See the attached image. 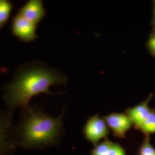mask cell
<instances>
[{
    "instance_id": "obj_1",
    "label": "cell",
    "mask_w": 155,
    "mask_h": 155,
    "mask_svg": "<svg viewBox=\"0 0 155 155\" xmlns=\"http://www.w3.org/2000/svg\"><path fill=\"white\" fill-rule=\"evenodd\" d=\"M66 76L54 68L37 61H28L17 68L13 77L3 89V98L8 110L14 113L17 108L29 105L39 94H55L50 90L52 86L64 85Z\"/></svg>"
},
{
    "instance_id": "obj_2",
    "label": "cell",
    "mask_w": 155,
    "mask_h": 155,
    "mask_svg": "<svg viewBox=\"0 0 155 155\" xmlns=\"http://www.w3.org/2000/svg\"><path fill=\"white\" fill-rule=\"evenodd\" d=\"M65 109L53 117L37 105L21 109L15 129L18 147L25 150H43L58 145L64 134L63 118Z\"/></svg>"
},
{
    "instance_id": "obj_3",
    "label": "cell",
    "mask_w": 155,
    "mask_h": 155,
    "mask_svg": "<svg viewBox=\"0 0 155 155\" xmlns=\"http://www.w3.org/2000/svg\"><path fill=\"white\" fill-rule=\"evenodd\" d=\"M13 116L10 111L0 110V155H13L18 147Z\"/></svg>"
},
{
    "instance_id": "obj_4",
    "label": "cell",
    "mask_w": 155,
    "mask_h": 155,
    "mask_svg": "<svg viewBox=\"0 0 155 155\" xmlns=\"http://www.w3.org/2000/svg\"><path fill=\"white\" fill-rule=\"evenodd\" d=\"M109 130L104 118L96 114L87 119L83 127V133L86 140L95 146L107 139Z\"/></svg>"
},
{
    "instance_id": "obj_5",
    "label": "cell",
    "mask_w": 155,
    "mask_h": 155,
    "mask_svg": "<svg viewBox=\"0 0 155 155\" xmlns=\"http://www.w3.org/2000/svg\"><path fill=\"white\" fill-rule=\"evenodd\" d=\"M38 25L17 13L12 18L11 32L13 36L24 43H31L38 38Z\"/></svg>"
},
{
    "instance_id": "obj_6",
    "label": "cell",
    "mask_w": 155,
    "mask_h": 155,
    "mask_svg": "<svg viewBox=\"0 0 155 155\" xmlns=\"http://www.w3.org/2000/svg\"><path fill=\"white\" fill-rule=\"evenodd\" d=\"M103 118L113 136L118 139H125L128 132L133 126L126 113H111Z\"/></svg>"
},
{
    "instance_id": "obj_7",
    "label": "cell",
    "mask_w": 155,
    "mask_h": 155,
    "mask_svg": "<svg viewBox=\"0 0 155 155\" xmlns=\"http://www.w3.org/2000/svg\"><path fill=\"white\" fill-rule=\"evenodd\" d=\"M28 21L38 25L45 16L46 10L41 0H29L17 12Z\"/></svg>"
},
{
    "instance_id": "obj_8",
    "label": "cell",
    "mask_w": 155,
    "mask_h": 155,
    "mask_svg": "<svg viewBox=\"0 0 155 155\" xmlns=\"http://www.w3.org/2000/svg\"><path fill=\"white\" fill-rule=\"evenodd\" d=\"M153 94H150L148 97L139 104L125 110V113L133 123L134 128L138 130L149 116L151 108L149 106L150 101L153 98Z\"/></svg>"
},
{
    "instance_id": "obj_9",
    "label": "cell",
    "mask_w": 155,
    "mask_h": 155,
    "mask_svg": "<svg viewBox=\"0 0 155 155\" xmlns=\"http://www.w3.org/2000/svg\"><path fill=\"white\" fill-rule=\"evenodd\" d=\"M13 6L9 0H0V31L9 20Z\"/></svg>"
},
{
    "instance_id": "obj_10",
    "label": "cell",
    "mask_w": 155,
    "mask_h": 155,
    "mask_svg": "<svg viewBox=\"0 0 155 155\" xmlns=\"http://www.w3.org/2000/svg\"><path fill=\"white\" fill-rule=\"evenodd\" d=\"M140 130L145 136H150L151 134H155V109L151 108L149 116L139 127Z\"/></svg>"
},
{
    "instance_id": "obj_11",
    "label": "cell",
    "mask_w": 155,
    "mask_h": 155,
    "mask_svg": "<svg viewBox=\"0 0 155 155\" xmlns=\"http://www.w3.org/2000/svg\"><path fill=\"white\" fill-rule=\"evenodd\" d=\"M111 141L108 139L101 141L99 144L94 146L91 150L90 155H107Z\"/></svg>"
},
{
    "instance_id": "obj_12",
    "label": "cell",
    "mask_w": 155,
    "mask_h": 155,
    "mask_svg": "<svg viewBox=\"0 0 155 155\" xmlns=\"http://www.w3.org/2000/svg\"><path fill=\"white\" fill-rule=\"evenodd\" d=\"M138 155H155V147L150 143V136H145L139 147Z\"/></svg>"
},
{
    "instance_id": "obj_13",
    "label": "cell",
    "mask_w": 155,
    "mask_h": 155,
    "mask_svg": "<svg viewBox=\"0 0 155 155\" xmlns=\"http://www.w3.org/2000/svg\"><path fill=\"white\" fill-rule=\"evenodd\" d=\"M107 155H127V152L120 144L111 141Z\"/></svg>"
},
{
    "instance_id": "obj_14",
    "label": "cell",
    "mask_w": 155,
    "mask_h": 155,
    "mask_svg": "<svg viewBox=\"0 0 155 155\" xmlns=\"http://www.w3.org/2000/svg\"><path fill=\"white\" fill-rule=\"evenodd\" d=\"M146 46L150 54L155 59V28L152 29L150 33Z\"/></svg>"
},
{
    "instance_id": "obj_15",
    "label": "cell",
    "mask_w": 155,
    "mask_h": 155,
    "mask_svg": "<svg viewBox=\"0 0 155 155\" xmlns=\"http://www.w3.org/2000/svg\"><path fill=\"white\" fill-rule=\"evenodd\" d=\"M151 25L152 28H155V1H153V18L151 21Z\"/></svg>"
}]
</instances>
